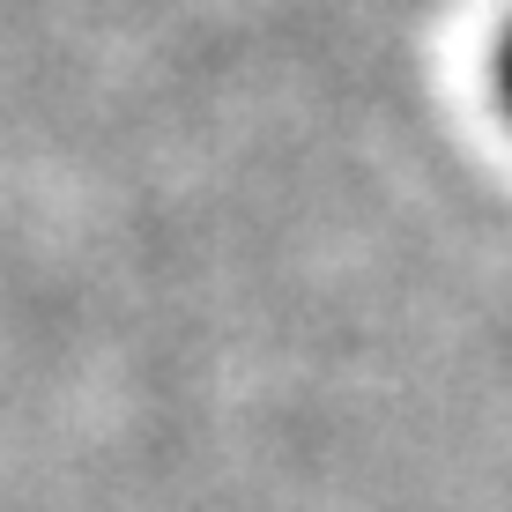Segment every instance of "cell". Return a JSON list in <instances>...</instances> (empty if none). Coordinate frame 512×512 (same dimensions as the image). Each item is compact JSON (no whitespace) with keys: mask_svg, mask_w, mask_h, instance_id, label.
Listing matches in <instances>:
<instances>
[{"mask_svg":"<svg viewBox=\"0 0 512 512\" xmlns=\"http://www.w3.org/2000/svg\"><path fill=\"white\" fill-rule=\"evenodd\" d=\"M498 90H505V112H512V30H505V45H498Z\"/></svg>","mask_w":512,"mask_h":512,"instance_id":"obj_1","label":"cell"}]
</instances>
